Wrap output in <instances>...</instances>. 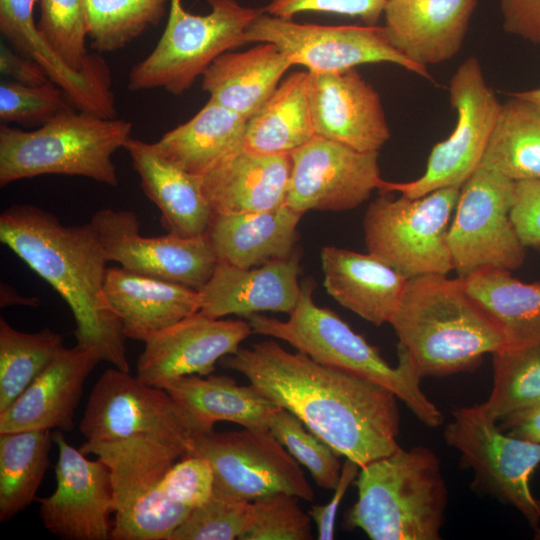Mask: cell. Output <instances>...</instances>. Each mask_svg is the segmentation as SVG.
I'll return each mask as SVG.
<instances>
[{
    "instance_id": "6da1fadb",
    "label": "cell",
    "mask_w": 540,
    "mask_h": 540,
    "mask_svg": "<svg viewBox=\"0 0 540 540\" xmlns=\"http://www.w3.org/2000/svg\"><path fill=\"white\" fill-rule=\"evenodd\" d=\"M220 363L360 467L400 447L398 398L384 386L291 353L274 340L240 347Z\"/></svg>"
},
{
    "instance_id": "7a4b0ae2",
    "label": "cell",
    "mask_w": 540,
    "mask_h": 540,
    "mask_svg": "<svg viewBox=\"0 0 540 540\" xmlns=\"http://www.w3.org/2000/svg\"><path fill=\"white\" fill-rule=\"evenodd\" d=\"M0 241L69 305L77 344L129 372L126 337L104 294L108 260L90 222L66 226L38 206L16 204L0 215Z\"/></svg>"
},
{
    "instance_id": "3957f363",
    "label": "cell",
    "mask_w": 540,
    "mask_h": 540,
    "mask_svg": "<svg viewBox=\"0 0 540 540\" xmlns=\"http://www.w3.org/2000/svg\"><path fill=\"white\" fill-rule=\"evenodd\" d=\"M389 324L421 377L471 370L484 354L504 348L498 327L459 277L408 279Z\"/></svg>"
},
{
    "instance_id": "277c9868",
    "label": "cell",
    "mask_w": 540,
    "mask_h": 540,
    "mask_svg": "<svg viewBox=\"0 0 540 540\" xmlns=\"http://www.w3.org/2000/svg\"><path fill=\"white\" fill-rule=\"evenodd\" d=\"M311 280L301 283V294L287 320L254 314L252 333L287 342L313 360L375 382L392 391L426 426L438 427L444 416L420 387L421 376L400 345L398 364L389 365L379 350L357 334L336 313L315 304Z\"/></svg>"
},
{
    "instance_id": "5b68a950",
    "label": "cell",
    "mask_w": 540,
    "mask_h": 540,
    "mask_svg": "<svg viewBox=\"0 0 540 540\" xmlns=\"http://www.w3.org/2000/svg\"><path fill=\"white\" fill-rule=\"evenodd\" d=\"M347 528L372 540H439L448 501L440 460L427 447L393 453L360 468Z\"/></svg>"
},
{
    "instance_id": "8992f818",
    "label": "cell",
    "mask_w": 540,
    "mask_h": 540,
    "mask_svg": "<svg viewBox=\"0 0 540 540\" xmlns=\"http://www.w3.org/2000/svg\"><path fill=\"white\" fill-rule=\"evenodd\" d=\"M132 123L71 109L35 130L0 125V186L40 175L82 176L116 187L113 154L131 137Z\"/></svg>"
},
{
    "instance_id": "52a82bcc",
    "label": "cell",
    "mask_w": 540,
    "mask_h": 540,
    "mask_svg": "<svg viewBox=\"0 0 540 540\" xmlns=\"http://www.w3.org/2000/svg\"><path fill=\"white\" fill-rule=\"evenodd\" d=\"M80 450L94 454L109 469L114 496L113 540H169L192 509L175 504L161 481L181 458L182 448L146 435L86 441Z\"/></svg>"
},
{
    "instance_id": "ba28073f",
    "label": "cell",
    "mask_w": 540,
    "mask_h": 540,
    "mask_svg": "<svg viewBox=\"0 0 540 540\" xmlns=\"http://www.w3.org/2000/svg\"><path fill=\"white\" fill-rule=\"evenodd\" d=\"M206 1L210 11L199 15L187 11L182 0H170L161 38L129 74L130 91L162 88L180 95L216 58L247 43L246 30L261 11L236 0Z\"/></svg>"
},
{
    "instance_id": "9c48e42d",
    "label": "cell",
    "mask_w": 540,
    "mask_h": 540,
    "mask_svg": "<svg viewBox=\"0 0 540 540\" xmlns=\"http://www.w3.org/2000/svg\"><path fill=\"white\" fill-rule=\"evenodd\" d=\"M459 193L446 187L418 198L379 196L363 219L368 253L407 279L448 275L454 269L447 233Z\"/></svg>"
},
{
    "instance_id": "30bf717a",
    "label": "cell",
    "mask_w": 540,
    "mask_h": 540,
    "mask_svg": "<svg viewBox=\"0 0 540 540\" xmlns=\"http://www.w3.org/2000/svg\"><path fill=\"white\" fill-rule=\"evenodd\" d=\"M86 441L146 435L192 455L202 436L190 415L164 389L116 367L96 381L80 421Z\"/></svg>"
},
{
    "instance_id": "8fae6325",
    "label": "cell",
    "mask_w": 540,
    "mask_h": 540,
    "mask_svg": "<svg viewBox=\"0 0 540 540\" xmlns=\"http://www.w3.org/2000/svg\"><path fill=\"white\" fill-rule=\"evenodd\" d=\"M444 438L473 471L475 489L513 506L535 529L539 526L540 506L530 479L540 464V443L502 431L479 405L456 408Z\"/></svg>"
},
{
    "instance_id": "7c38bea8",
    "label": "cell",
    "mask_w": 540,
    "mask_h": 540,
    "mask_svg": "<svg viewBox=\"0 0 540 540\" xmlns=\"http://www.w3.org/2000/svg\"><path fill=\"white\" fill-rule=\"evenodd\" d=\"M449 94L457 114L451 135L433 147L421 177L404 183L384 180L379 189L382 194L399 192L418 198L441 188H461L479 167L502 104L486 84L475 57L467 58L457 68Z\"/></svg>"
},
{
    "instance_id": "4fadbf2b",
    "label": "cell",
    "mask_w": 540,
    "mask_h": 540,
    "mask_svg": "<svg viewBox=\"0 0 540 540\" xmlns=\"http://www.w3.org/2000/svg\"><path fill=\"white\" fill-rule=\"evenodd\" d=\"M516 182L478 167L460 188L447 243L453 269L462 278L485 266L515 270L526 247L510 219Z\"/></svg>"
},
{
    "instance_id": "5bb4252c",
    "label": "cell",
    "mask_w": 540,
    "mask_h": 540,
    "mask_svg": "<svg viewBox=\"0 0 540 540\" xmlns=\"http://www.w3.org/2000/svg\"><path fill=\"white\" fill-rule=\"evenodd\" d=\"M193 454L210 462L216 494L248 502L275 492L314 499L300 464L268 427L213 431L197 439Z\"/></svg>"
},
{
    "instance_id": "9a60e30c",
    "label": "cell",
    "mask_w": 540,
    "mask_h": 540,
    "mask_svg": "<svg viewBox=\"0 0 540 540\" xmlns=\"http://www.w3.org/2000/svg\"><path fill=\"white\" fill-rule=\"evenodd\" d=\"M247 43H272L294 65L311 73L340 72L367 63H392L431 79L420 67L394 49L380 26H328L297 23L263 11L245 33Z\"/></svg>"
},
{
    "instance_id": "2e32d148",
    "label": "cell",
    "mask_w": 540,
    "mask_h": 540,
    "mask_svg": "<svg viewBox=\"0 0 540 540\" xmlns=\"http://www.w3.org/2000/svg\"><path fill=\"white\" fill-rule=\"evenodd\" d=\"M90 224L108 262H118L131 272L200 290L218 262L207 235L146 237L140 233L139 220L132 211L101 209Z\"/></svg>"
},
{
    "instance_id": "e0dca14e",
    "label": "cell",
    "mask_w": 540,
    "mask_h": 540,
    "mask_svg": "<svg viewBox=\"0 0 540 540\" xmlns=\"http://www.w3.org/2000/svg\"><path fill=\"white\" fill-rule=\"evenodd\" d=\"M378 155L315 135L291 153L285 204L301 214L358 207L384 181Z\"/></svg>"
},
{
    "instance_id": "ac0fdd59",
    "label": "cell",
    "mask_w": 540,
    "mask_h": 540,
    "mask_svg": "<svg viewBox=\"0 0 540 540\" xmlns=\"http://www.w3.org/2000/svg\"><path fill=\"white\" fill-rule=\"evenodd\" d=\"M52 439L58 449L56 488L39 499L44 527L64 540L111 539L114 496L108 467L99 458L89 460L61 430L52 432Z\"/></svg>"
},
{
    "instance_id": "d6986e66",
    "label": "cell",
    "mask_w": 540,
    "mask_h": 540,
    "mask_svg": "<svg viewBox=\"0 0 540 540\" xmlns=\"http://www.w3.org/2000/svg\"><path fill=\"white\" fill-rule=\"evenodd\" d=\"M252 333L248 321L211 318L200 311L157 332L144 343L136 376L159 387L188 375L208 376Z\"/></svg>"
},
{
    "instance_id": "ffe728a7",
    "label": "cell",
    "mask_w": 540,
    "mask_h": 540,
    "mask_svg": "<svg viewBox=\"0 0 540 540\" xmlns=\"http://www.w3.org/2000/svg\"><path fill=\"white\" fill-rule=\"evenodd\" d=\"M310 73L309 101L315 133L362 152H379L390 138L377 91L355 68Z\"/></svg>"
},
{
    "instance_id": "44dd1931",
    "label": "cell",
    "mask_w": 540,
    "mask_h": 540,
    "mask_svg": "<svg viewBox=\"0 0 540 540\" xmlns=\"http://www.w3.org/2000/svg\"><path fill=\"white\" fill-rule=\"evenodd\" d=\"M100 361L102 356L95 347L61 348L24 392L0 412V433L71 431L85 381Z\"/></svg>"
},
{
    "instance_id": "7402d4cb",
    "label": "cell",
    "mask_w": 540,
    "mask_h": 540,
    "mask_svg": "<svg viewBox=\"0 0 540 540\" xmlns=\"http://www.w3.org/2000/svg\"><path fill=\"white\" fill-rule=\"evenodd\" d=\"M300 253L285 259L241 268L221 261L199 290L200 312L211 318H249L265 311L289 314L301 294Z\"/></svg>"
},
{
    "instance_id": "603a6c76",
    "label": "cell",
    "mask_w": 540,
    "mask_h": 540,
    "mask_svg": "<svg viewBox=\"0 0 540 540\" xmlns=\"http://www.w3.org/2000/svg\"><path fill=\"white\" fill-rule=\"evenodd\" d=\"M477 0H387L383 33L412 63L427 68L461 49Z\"/></svg>"
},
{
    "instance_id": "cb8c5ba5",
    "label": "cell",
    "mask_w": 540,
    "mask_h": 540,
    "mask_svg": "<svg viewBox=\"0 0 540 540\" xmlns=\"http://www.w3.org/2000/svg\"><path fill=\"white\" fill-rule=\"evenodd\" d=\"M39 0H0V30L16 51L36 61L79 111L116 118L108 65L102 57L78 72L65 65L42 38L34 20Z\"/></svg>"
},
{
    "instance_id": "d4e9b609",
    "label": "cell",
    "mask_w": 540,
    "mask_h": 540,
    "mask_svg": "<svg viewBox=\"0 0 540 540\" xmlns=\"http://www.w3.org/2000/svg\"><path fill=\"white\" fill-rule=\"evenodd\" d=\"M291 166V154L242 149L198 177L213 215L261 212L285 204Z\"/></svg>"
},
{
    "instance_id": "484cf974",
    "label": "cell",
    "mask_w": 540,
    "mask_h": 540,
    "mask_svg": "<svg viewBox=\"0 0 540 540\" xmlns=\"http://www.w3.org/2000/svg\"><path fill=\"white\" fill-rule=\"evenodd\" d=\"M104 294L124 336L142 342L200 310L199 290L123 267L107 268Z\"/></svg>"
},
{
    "instance_id": "4316f807",
    "label": "cell",
    "mask_w": 540,
    "mask_h": 540,
    "mask_svg": "<svg viewBox=\"0 0 540 540\" xmlns=\"http://www.w3.org/2000/svg\"><path fill=\"white\" fill-rule=\"evenodd\" d=\"M320 258L323 285L332 298L376 326L390 323L407 278L370 253L324 246Z\"/></svg>"
},
{
    "instance_id": "83f0119b",
    "label": "cell",
    "mask_w": 540,
    "mask_h": 540,
    "mask_svg": "<svg viewBox=\"0 0 540 540\" xmlns=\"http://www.w3.org/2000/svg\"><path fill=\"white\" fill-rule=\"evenodd\" d=\"M124 149L143 192L159 208L168 233L180 237L206 235L213 213L201 191L199 177L162 157L154 143L130 137Z\"/></svg>"
},
{
    "instance_id": "f1b7e54d",
    "label": "cell",
    "mask_w": 540,
    "mask_h": 540,
    "mask_svg": "<svg viewBox=\"0 0 540 540\" xmlns=\"http://www.w3.org/2000/svg\"><path fill=\"white\" fill-rule=\"evenodd\" d=\"M302 216L286 204L261 212L213 215L206 235L218 261L251 268L295 252Z\"/></svg>"
},
{
    "instance_id": "f546056e",
    "label": "cell",
    "mask_w": 540,
    "mask_h": 540,
    "mask_svg": "<svg viewBox=\"0 0 540 540\" xmlns=\"http://www.w3.org/2000/svg\"><path fill=\"white\" fill-rule=\"evenodd\" d=\"M293 64L272 43L243 52L228 51L202 75L210 100L249 120L266 103Z\"/></svg>"
},
{
    "instance_id": "4dcf8cb0",
    "label": "cell",
    "mask_w": 540,
    "mask_h": 540,
    "mask_svg": "<svg viewBox=\"0 0 540 540\" xmlns=\"http://www.w3.org/2000/svg\"><path fill=\"white\" fill-rule=\"evenodd\" d=\"M166 390L190 415L201 435L213 432L218 421H229L244 428L268 427L280 407L249 385H238L226 375H188L163 382Z\"/></svg>"
},
{
    "instance_id": "1f68e13d",
    "label": "cell",
    "mask_w": 540,
    "mask_h": 540,
    "mask_svg": "<svg viewBox=\"0 0 540 540\" xmlns=\"http://www.w3.org/2000/svg\"><path fill=\"white\" fill-rule=\"evenodd\" d=\"M460 279L468 295L498 327L503 349L540 345V283L522 282L510 271L492 266Z\"/></svg>"
},
{
    "instance_id": "d6a6232c",
    "label": "cell",
    "mask_w": 540,
    "mask_h": 540,
    "mask_svg": "<svg viewBox=\"0 0 540 540\" xmlns=\"http://www.w3.org/2000/svg\"><path fill=\"white\" fill-rule=\"evenodd\" d=\"M247 121L209 99L190 120L166 132L154 146L169 162L201 176L243 149Z\"/></svg>"
},
{
    "instance_id": "836d02e7",
    "label": "cell",
    "mask_w": 540,
    "mask_h": 540,
    "mask_svg": "<svg viewBox=\"0 0 540 540\" xmlns=\"http://www.w3.org/2000/svg\"><path fill=\"white\" fill-rule=\"evenodd\" d=\"M309 71L289 74L247 121L243 149L259 154H291L316 133L309 101Z\"/></svg>"
},
{
    "instance_id": "e575fe53",
    "label": "cell",
    "mask_w": 540,
    "mask_h": 540,
    "mask_svg": "<svg viewBox=\"0 0 540 540\" xmlns=\"http://www.w3.org/2000/svg\"><path fill=\"white\" fill-rule=\"evenodd\" d=\"M479 167L513 181L540 179V103L510 94Z\"/></svg>"
},
{
    "instance_id": "d590c367",
    "label": "cell",
    "mask_w": 540,
    "mask_h": 540,
    "mask_svg": "<svg viewBox=\"0 0 540 540\" xmlns=\"http://www.w3.org/2000/svg\"><path fill=\"white\" fill-rule=\"evenodd\" d=\"M51 430L0 433V521H9L35 499L50 465Z\"/></svg>"
},
{
    "instance_id": "8d00e7d4",
    "label": "cell",
    "mask_w": 540,
    "mask_h": 540,
    "mask_svg": "<svg viewBox=\"0 0 540 540\" xmlns=\"http://www.w3.org/2000/svg\"><path fill=\"white\" fill-rule=\"evenodd\" d=\"M493 355V387L478 404L496 423L540 404V345L501 349Z\"/></svg>"
},
{
    "instance_id": "74e56055",
    "label": "cell",
    "mask_w": 540,
    "mask_h": 540,
    "mask_svg": "<svg viewBox=\"0 0 540 540\" xmlns=\"http://www.w3.org/2000/svg\"><path fill=\"white\" fill-rule=\"evenodd\" d=\"M63 347L60 333L48 328L26 333L0 319V412L24 392Z\"/></svg>"
},
{
    "instance_id": "f35d334b",
    "label": "cell",
    "mask_w": 540,
    "mask_h": 540,
    "mask_svg": "<svg viewBox=\"0 0 540 540\" xmlns=\"http://www.w3.org/2000/svg\"><path fill=\"white\" fill-rule=\"evenodd\" d=\"M85 4L91 47L107 53L158 25L170 0H85Z\"/></svg>"
},
{
    "instance_id": "ab89813d",
    "label": "cell",
    "mask_w": 540,
    "mask_h": 540,
    "mask_svg": "<svg viewBox=\"0 0 540 540\" xmlns=\"http://www.w3.org/2000/svg\"><path fill=\"white\" fill-rule=\"evenodd\" d=\"M37 28L50 49L70 69L81 72L100 57L88 53L85 0H39Z\"/></svg>"
},
{
    "instance_id": "60d3db41",
    "label": "cell",
    "mask_w": 540,
    "mask_h": 540,
    "mask_svg": "<svg viewBox=\"0 0 540 540\" xmlns=\"http://www.w3.org/2000/svg\"><path fill=\"white\" fill-rule=\"evenodd\" d=\"M268 428L297 462L307 468L316 484L333 490L338 483L341 464L338 454L289 410L279 407Z\"/></svg>"
},
{
    "instance_id": "b9f144b4",
    "label": "cell",
    "mask_w": 540,
    "mask_h": 540,
    "mask_svg": "<svg viewBox=\"0 0 540 540\" xmlns=\"http://www.w3.org/2000/svg\"><path fill=\"white\" fill-rule=\"evenodd\" d=\"M295 495L275 492L251 502L240 540H311V516Z\"/></svg>"
},
{
    "instance_id": "7bdbcfd3",
    "label": "cell",
    "mask_w": 540,
    "mask_h": 540,
    "mask_svg": "<svg viewBox=\"0 0 540 540\" xmlns=\"http://www.w3.org/2000/svg\"><path fill=\"white\" fill-rule=\"evenodd\" d=\"M75 109L64 91L53 81L25 85L2 81L0 85L1 124L42 126L58 114Z\"/></svg>"
},
{
    "instance_id": "ee69618b",
    "label": "cell",
    "mask_w": 540,
    "mask_h": 540,
    "mask_svg": "<svg viewBox=\"0 0 540 540\" xmlns=\"http://www.w3.org/2000/svg\"><path fill=\"white\" fill-rule=\"evenodd\" d=\"M250 504L213 493L207 502L190 511L169 540H240Z\"/></svg>"
},
{
    "instance_id": "f6af8a7d",
    "label": "cell",
    "mask_w": 540,
    "mask_h": 540,
    "mask_svg": "<svg viewBox=\"0 0 540 540\" xmlns=\"http://www.w3.org/2000/svg\"><path fill=\"white\" fill-rule=\"evenodd\" d=\"M160 486L169 501L193 509L214 493L212 466L200 455L183 457L169 469Z\"/></svg>"
},
{
    "instance_id": "bcb514c9",
    "label": "cell",
    "mask_w": 540,
    "mask_h": 540,
    "mask_svg": "<svg viewBox=\"0 0 540 540\" xmlns=\"http://www.w3.org/2000/svg\"><path fill=\"white\" fill-rule=\"evenodd\" d=\"M387 0H270L263 12L292 19L303 12H324L359 17L367 25H375L383 15Z\"/></svg>"
},
{
    "instance_id": "7dc6e473",
    "label": "cell",
    "mask_w": 540,
    "mask_h": 540,
    "mask_svg": "<svg viewBox=\"0 0 540 540\" xmlns=\"http://www.w3.org/2000/svg\"><path fill=\"white\" fill-rule=\"evenodd\" d=\"M510 219L525 247H540V179L516 182Z\"/></svg>"
},
{
    "instance_id": "c3c4849f",
    "label": "cell",
    "mask_w": 540,
    "mask_h": 540,
    "mask_svg": "<svg viewBox=\"0 0 540 540\" xmlns=\"http://www.w3.org/2000/svg\"><path fill=\"white\" fill-rule=\"evenodd\" d=\"M503 29L540 47V0H500Z\"/></svg>"
},
{
    "instance_id": "681fc988",
    "label": "cell",
    "mask_w": 540,
    "mask_h": 540,
    "mask_svg": "<svg viewBox=\"0 0 540 540\" xmlns=\"http://www.w3.org/2000/svg\"><path fill=\"white\" fill-rule=\"evenodd\" d=\"M360 468L354 461L346 459L341 468L338 483L333 489L331 499L323 505H312L309 509L308 513L315 522L319 540H331L334 538L338 507L350 484L355 481Z\"/></svg>"
},
{
    "instance_id": "f907efd6",
    "label": "cell",
    "mask_w": 540,
    "mask_h": 540,
    "mask_svg": "<svg viewBox=\"0 0 540 540\" xmlns=\"http://www.w3.org/2000/svg\"><path fill=\"white\" fill-rule=\"evenodd\" d=\"M0 72L11 81L25 85H41L50 80L46 71L36 61L4 43L0 45Z\"/></svg>"
},
{
    "instance_id": "816d5d0a",
    "label": "cell",
    "mask_w": 540,
    "mask_h": 540,
    "mask_svg": "<svg viewBox=\"0 0 540 540\" xmlns=\"http://www.w3.org/2000/svg\"><path fill=\"white\" fill-rule=\"evenodd\" d=\"M499 429L507 434L540 443V404L501 422Z\"/></svg>"
},
{
    "instance_id": "f5cc1de1",
    "label": "cell",
    "mask_w": 540,
    "mask_h": 540,
    "mask_svg": "<svg viewBox=\"0 0 540 540\" xmlns=\"http://www.w3.org/2000/svg\"><path fill=\"white\" fill-rule=\"evenodd\" d=\"M39 303L37 298H26L20 296L13 288L6 284H1V307L8 305L21 304L28 306H36Z\"/></svg>"
},
{
    "instance_id": "db71d44e",
    "label": "cell",
    "mask_w": 540,
    "mask_h": 540,
    "mask_svg": "<svg viewBox=\"0 0 540 540\" xmlns=\"http://www.w3.org/2000/svg\"><path fill=\"white\" fill-rule=\"evenodd\" d=\"M513 94L518 97L540 103V88L520 91V92H513Z\"/></svg>"
},
{
    "instance_id": "11a10c76",
    "label": "cell",
    "mask_w": 540,
    "mask_h": 540,
    "mask_svg": "<svg viewBox=\"0 0 540 540\" xmlns=\"http://www.w3.org/2000/svg\"><path fill=\"white\" fill-rule=\"evenodd\" d=\"M538 503H539V506H540V500H538ZM535 530H536V531H535V536H534V538H535L536 540H540V526H538Z\"/></svg>"
}]
</instances>
